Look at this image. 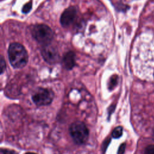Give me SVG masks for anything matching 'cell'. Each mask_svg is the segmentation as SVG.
Wrapping results in <instances>:
<instances>
[{
    "mask_svg": "<svg viewBox=\"0 0 154 154\" xmlns=\"http://www.w3.org/2000/svg\"><path fill=\"white\" fill-rule=\"evenodd\" d=\"M137 73L141 78H153L154 74V35L141 38L135 51Z\"/></svg>",
    "mask_w": 154,
    "mask_h": 154,
    "instance_id": "1",
    "label": "cell"
},
{
    "mask_svg": "<svg viewBox=\"0 0 154 154\" xmlns=\"http://www.w3.org/2000/svg\"><path fill=\"white\" fill-rule=\"evenodd\" d=\"M123 134V128L122 126H117L112 131L111 136L114 138H120Z\"/></svg>",
    "mask_w": 154,
    "mask_h": 154,
    "instance_id": "9",
    "label": "cell"
},
{
    "mask_svg": "<svg viewBox=\"0 0 154 154\" xmlns=\"http://www.w3.org/2000/svg\"><path fill=\"white\" fill-rule=\"evenodd\" d=\"M54 93L52 90L38 87L32 94V100L37 106H45L49 105L53 100Z\"/></svg>",
    "mask_w": 154,
    "mask_h": 154,
    "instance_id": "5",
    "label": "cell"
},
{
    "mask_svg": "<svg viewBox=\"0 0 154 154\" xmlns=\"http://www.w3.org/2000/svg\"><path fill=\"white\" fill-rule=\"evenodd\" d=\"M25 154H35V153H32V152H27V153H26Z\"/></svg>",
    "mask_w": 154,
    "mask_h": 154,
    "instance_id": "15",
    "label": "cell"
},
{
    "mask_svg": "<svg viewBox=\"0 0 154 154\" xmlns=\"http://www.w3.org/2000/svg\"><path fill=\"white\" fill-rule=\"evenodd\" d=\"M76 15V10L73 7H69L65 10L60 17V22L63 26L67 27L74 21Z\"/></svg>",
    "mask_w": 154,
    "mask_h": 154,
    "instance_id": "7",
    "label": "cell"
},
{
    "mask_svg": "<svg viewBox=\"0 0 154 154\" xmlns=\"http://www.w3.org/2000/svg\"><path fill=\"white\" fill-rule=\"evenodd\" d=\"M144 154H154V144L147 146L144 150Z\"/></svg>",
    "mask_w": 154,
    "mask_h": 154,
    "instance_id": "10",
    "label": "cell"
},
{
    "mask_svg": "<svg viewBox=\"0 0 154 154\" xmlns=\"http://www.w3.org/2000/svg\"><path fill=\"white\" fill-rule=\"evenodd\" d=\"M41 54L45 61L51 64H55L59 59L57 49L50 43L43 45L41 49Z\"/></svg>",
    "mask_w": 154,
    "mask_h": 154,
    "instance_id": "6",
    "label": "cell"
},
{
    "mask_svg": "<svg viewBox=\"0 0 154 154\" xmlns=\"http://www.w3.org/2000/svg\"><path fill=\"white\" fill-rule=\"evenodd\" d=\"M69 133L73 141L77 144L85 143L89 136V131L87 127L80 121H76L70 125Z\"/></svg>",
    "mask_w": 154,
    "mask_h": 154,
    "instance_id": "3",
    "label": "cell"
},
{
    "mask_svg": "<svg viewBox=\"0 0 154 154\" xmlns=\"http://www.w3.org/2000/svg\"><path fill=\"white\" fill-rule=\"evenodd\" d=\"M63 64L67 70H71L75 64V54L73 52H67L63 58Z\"/></svg>",
    "mask_w": 154,
    "mask_h": 154,
    "instance_id": "8",
    "label": "cell"
},
{
    "mask_svg": "<svg viewBox=\"0 0 154 154\" xmlns=\"http://www.w3.org/2000/svg\"><path fill=\"white\" fill-rule=\"evenodd\" d=\"M0 64H1V73H2L5 69V67H6V65H5V61L3 58L2 56L1 57V61H0Z\"/></svg>",
    "mask_w": 154,
    "mask_h": 154,
    "instance_id": "12",
    "label": "cell"
},
{
    "mask_svg": "<svg viewBox=\"0 0 154 154\" xmlns=\"http://www.w3.org/2000/svg\"><path fill=\"white\" fill-rule=\"evenodd\" d=\"M31 34L34 38L43 45L50 43L53 38L52 31L44 24L34 25L31 29Z\"/></svg>",
    "mask_w": 154,
    "mask_h": 154,
    "instance_id": "4",
    "label": "cell"
},
{
    "mask_svg": "<svg viewBox=\"0 0 154 154\" xmlns=\"http://www.w3.org/2000/svg\"><path fill=\"white\" fill-rule=\"evenodd\" d=\"M31 7H32L31 2L26 3L25 5H24V6L22 8V12L24 13H28L30 11V10L31 9Z\"/></svg>",
    "mask_w": 154,
    "mask_h": 154,
    "instance_id": "11",
    "label": "cell"
},
{
    "mask_svg": "<svg viewBox=\"0 0 154 154\" xmlns=\"http://www.w3.org/2000/svg\"><path fill=\"white\" fill-rule=\"evenodd\" d=\"M125 146H126L125 143H123L120 146V147L118 149L117 154H123L125 150Z\"/></svg>",
    "mask_w": 154,
    "mask_h": 154,
    "instance_id": "13",
    "label": "cell"
},
{
    "mask_svg": "<svg viewBox=\"0 0 154 154\" xmlns=\"http://www.w3.org/2000/svg\"><path fill=\"white\" fill-rule=\"evenodd\" d=\"M2 152L4 154H17L15 151L13 150H10L7 149H2Z\"/></svg>",
    "mask_w": 154,
    "mask_h": 154,
    "instance_id": "14",
    "label": "cell"
},
{
    "mask_svg": "<svg viewBox=\"0 0 154 154\" xmlns=\"http://www.w3.org/2000/svg\"><path fill=\"white\" fill-rule=\"evenodd\" d=\"M8 55L10 63L14 68L23 67L28 62L27 52L20 43H13L10 44L8 49Z\"/></svg>",
    "mask_w": 154,
    "mask_h": 154,
    "instance_id": "2",
    "label": "cell"
},
{
    "mask_svg": "<svg viewBox=\"0 0 154 154\" xmlns=\"http://www.w3.org/2000/svg\"><path fill=\"white\" fill-rule=\"evenodd\" d=\"M152 136H153V140H154V130H153V135H152Z\"/></svg>",
    "mask_w": 154,
    "mask_h": 154,
    "instance_id": "16",
    "label": "cell"
}]
</instances>
